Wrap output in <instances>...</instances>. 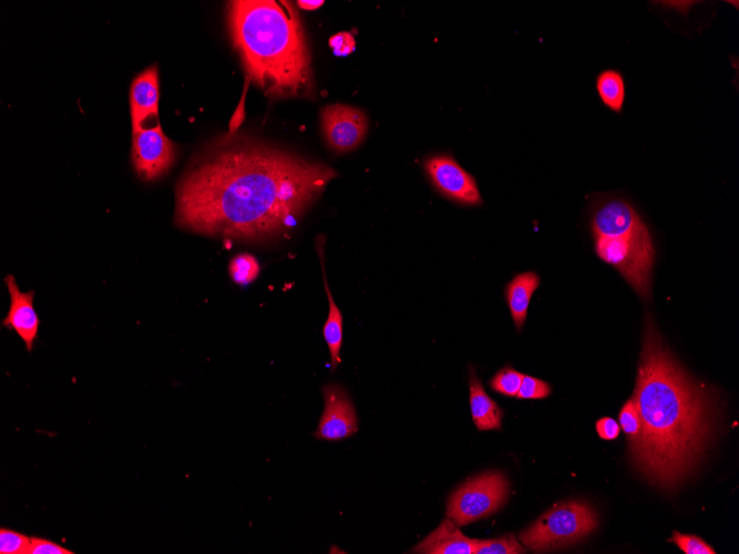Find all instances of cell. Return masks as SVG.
<instances>
[{
	"label": "cell",
	"instance_id": "6da1fadb",
	"mask_svg": "<svg viewBox=\"0 0 739 554\" xmlns=\"http://www.w3.org/2000/svg\"><path fill=\"white\" fill-rule=\"evenodd\" d=\"M338 174L331 167L245 138L197 156L176 192V224L262 242L288 232Z\"/></svg>",
	"mask_w": 739,
	"mask_h": 554
},
{
	"label": "cell",
	"instance_id": "7a4b0ae2",
	"mask_svg": "<svg viewBox=\"0 0 739 554\" xmlns=\"http://www.w3.org/2000/svg\"><path fill=\"white\" fill-rule=\"evenodd\" d=\"M633 400L641 431L629 441L631 462L651 485L671 493L691 478L713 443L721 402L683 369L649 313Z\"/></svg>",
	"mask_w": 739,
	"mask_h": 554
},
{
	"label": "cell",
	"instance_id": "3957f363",
	"mask_svg": "<svg viewBox=\"0 0 739 554\" xmlns=\"http://www.w3.org/2000/svg\"><path fill=\"white\" fill-rule=\"evenodd\" d=\"M227 22L248 78L268 97H307L314 92L307 39L293 5L238 0L228 4Z\"/></svg>",
	"mask_w": 739,
	"mask_h": 554
},
{
	"label": "cell",
	"instance_id": "277c9868",
	"mask_svg": "<svg viewBox=\"0 0 739 554\" xmlns=\"http://www.w3.org/2000/svg\"><path fill=\"white\" fill-rule=\"evenodd\" d=\"M595 509L581 500L551 508L519 535L530 551L551 552L577 545L598 528Z\"/></svg>",
	"mask_w": 739,
	"mask_h": 554
},
{
	"label": "cell",
	"instance_id": "5b68a950",
	"mask_svg": "<svg viewBox=\"0 0 739 554\" xmlns=\"http://www.w3.org/2000/svg\"><path fill=\"white\" fill-rule=\"evenodd\" d=\"M598 257L616 268L637 294L647 300L652 295L655 249L649 228L613 237H595Z\"/></svg>",
	"mask_w": 739,
	"mask_h": 554
},
{
	"label": "cell",
	"instance_id": "8992f818",
	"mask_svg": "<svg viewBox=\"0 0 739 554\" xmlns=\"http://www.w3.org/2000/svg\"><path fill=\"white\" fill-rule=\"evenodd\" d=\"M510 484L505 474L487 472L457 488L447 503L446 517L459 527L496 514L507 503Z\"/></svg>",
	"mask_w": 739,
	"mask_h": 554
},
{
	"label": "cell",
	"instance_id": "52a82bcc",
	"mask_svg": "<svg viewBox=\"0 0 739 554\" xmlns=\"http://www.w3.org/2000/svg\"><path fill=\"white\" fill-rule=\"evenodd\" d=\"M433 186L447 200L464 206H481L483 198L475 177L450 155H434L424 163Z\"/></svg>",
	"mask_w": 739,
	"mask_h": 554
},
{
	"label": "cell",
	"instance_id": "ba28073f",
	"mask_svg": "<svg viewBox=\"0 0 739 554\" xmlns=\"http://www.w3.org/2000/svg\"><path fill=\"white\" fill-rule=\"evenodd\" d=\"M132 159L135 171L144 181H155L171 169L175 148L158 123L133 134Z\"/></svg>",
	"mask_w": 739,
	"mask_h": 554
},
{
	"label": "cell",
	"instance_id": "9c48e42d",
	"mask_svg": "<svg viewBox=\"0 0 739 554\" xmlns=\"http://www.w3.org/2000/svg\"><path fill=\"white\" fill-rule=\"evenodd\" d=\"M322 394L325 411L314 437L339 442L355 435L359 431L358 415L347 390L339 384H328L322 388Z\"/></svg>",
	"mask_w": 739,
	"mask_h": 554
},
{
	"label": "cell",
	"instance_id": "30bf717a",
	"mask_svg": "<svg viewBox=\"0 0 739 554\" xmlns=\"http://www.w3.org/2000/svg\"><path fill=\"white\" fill-rule=\"evenodd\" d=\"M322 130L332 150L347 153L358 148L368 132L366 114L356 108L333 104L321 113Z\"/></svg>",
	"mask_w": 739,
	"mask_h": 554
},
{
	"label": "cell",
	"instance_id": "8fae6325",
	"mask_svg": "<svg viewBox=\"0 0 739 554\" xmlns=\"http://www.w3.org/2000/svg\"><path fill=\"white\" fill-rule=\"evenodd\" d=\"M5 282L10 295V308L3 320V326L15 331L26 344L27 350L33 351L40 326L34 307L35 291H20L16 278L12 275L7 276Z\"/></svg>",
	"mask_w": 739,
	"mask_h": 554
},
{
	"label": "cell",
	"instance_id": "7c38bea8",
	"mask_svg": "<svg viewBox=\"0 0 739 554\" xmlns=\"http://www.w3.org/2000/svg\"><path fill=\"white\" fill-rule=\"evenodd\" d=\"M159 72L155 66L133 80L130 94L133 134L144 129L150 119L159 118Z\"/></svg>",
	"mask_w": 739,
	"mask_h": 554
},
{
	"label": "cell",
	"instance_id": "4fadbf2b",
	"mask_svg": "<svg viewBox=\"0 0 739 554\" xmlns=\"http://www.w3.org/2000/svg\"><path fill=\"white\" fill-rule=\"evenodd\" d=\"M478 540L467 538L449 518L426 537L413 551L423 554H473Z\"/></svg>",
	"mask_w": 739,
	"mask_h": 554
},
{
	"label": "cell",
	"instance_id": "5bb4252c",
	"mask_svg": "<svg viewBox=\"0 0 739 554\" xmlns=\"http://www.w3.org/2000/svg\"><path fill=\"white\" fill-rule=\"evenodd\" d=\"M470 403L473 421L480 431L502 430L504 412L486 393L474 368L470 371Z\"/></svg>",
	"mask_w": 739,
	"mask_h": 554
},
{
	"label": "cell",
	"instance_id": "9a60e30c",
	"mask_svg": "<svg viewBox=\"0 0 739 554\" xmlns=\"http://www.w3.org/2000/svg\"><path fill=\"white\" fill-rule=\"evenodd\" d=\"M539 286L540 276L534 271L515 276L506 286L505 298L518 331L525 326L530 301Z\"/></svg>",
	"mask_w": 739,
	"mask_h": 554
},
{
	"label": "cell",
	"instance_id": "2e32d148",
	"mask_svg": "<svg viewBox=\"0 0 739 554\" xmlns=\"http://www.w3.org/2000/svg\"><path fill=\"white\" fill-rule=\"evenodd\" d=\"M321 265L322 273H324L325 290L329 301V313L324 327V338L330 352L331 369L332 371H336L341 363L340 351L343 342V316L328 285L324 257H321Z\"/></svg>",
	"mask_w": 739,
	"mask_h": 554
},
{
	"label": "cell",
	"instance_id": "e0dca14e",
	"mask_svg": "<svg viewBox=\"0 0 739 554\" xmlns=\"http://www.w3.org/2000/svg\"><path fill=\"white\" fill-rule=\"evenodd\" d=\"M598 96L612 112L620 114L626 102V80L618 70L608 69L599 73L596 80Z\"/></svg>",
	"mask_w": 739,
	"mask_h": 554
},
{
	"label": "cell",
	"instance_id": "ac0fdd59",
	"mask_svg": "<svg viewBox=\"0 0 739 554\" xmlns=\"http://www.w3.org/2000/svg\"><path fill=\"white\" fill-rule=\"evenodd\" d=\"M231 278L239 286H247L254 282L260 273L258 260L248 254L235 256L230 263Z\"/></svg>",
	"mask_w": 739,
	"mask_h": 554
},
{
	"label": "cell",
	"instance_id": "d6986e66",
	"mask_svg": "<svg viewBox=\"0 0 739 554\" xmlns=\"http://www.w3.org/2000/svg\"><path fill=\"white\" fill-rule=\"evenodd\" d=\"M524 374L516 371L510 365H506L505 368L499 370L494 378L489 382L491 389L499 394L514 397L517 396L522 385Z\"/></svg>",
	"mask_w": 739,
	"mask_h": 554
},
{
	"label": "cell",
	"instance_id": "ffe728a7",
	"mask_svg": "<svg viewBox=\"0 0 739 554\" xmlns=\"http://www.w3.org/2000/svg\"><path fill=\"white\" fill-rule=\"evenodd\" d=\"M526 549L520 545L513 533L492 540H478L475 554H523Z\"/></svg>",
	"mask_w": 739,
	"mask_h": 554
},
{
	"label": "cell",
	"instance_id": "44dd1931",
	"mask_svg": "<svg viewBox=\"0 0 739 554\" xmlns=\"http://www.w3.org/2000/svg\"><path fill=\"white\" fill-rule=\"evenodd\" d=\"M31 538L23 533L0 529V553L2 554H28Z\"/></svg>",
	"mask_w": 739,
	"mask_h": 554
},
{
	"label": "cell",
	"instance_id": "7402d4cb",
	"mask_svg": "<svg viewBox=\"0 0 739 554\" xmlns=\"http://www.w3.org/2000/svg\"><path fill=\"white\" fill-rule=\"evenodd\" d=\"M553 389L549 383L534 378V376L525 375L522 385L516 397L520 400H544L550 396Z\"/></svg>",
	"mask_w": 739,
	"mask_h": 554
},
{
	"label": "cell",
	"instance_id": "603a6c76",
	"mask_svg": "<svg viewBox=\"0 0 739 554\" xmlns=\"http://www.w3.org/2000/svg\"><path fill=\"white\" fill-rule=\"evenodd\" d=\"M620 427L629 436V441L636 438L641 431V420L637 403L630 399L623 405L619 414Z\"/></svg>",
	"mask_w": 739,
	"mask_h": 554
},
{
	"label": "cell",
	"instance_id": "cb8c5ba5",
	"mask_svg": "<svg viewBox=\"0 0 739 554\" xmlns=\"http://www.w3.org/2000/svg\"><path fill=\"white\" fill-rule=\"evenodd\" d=\"M669 541L674 542L686 554H716L715 550L700 537L673 532Z\"/></svg>",
	"mask_w": 739,
	"mask_h": 554
},
{
	"label": "cell",
	"instance_id": "d4e9b609",
	"mask_svg": "<svg viewBox=\"0 0 739 554\" xmlns=\"http://www.w3.org/2000/svg\"><path fill=\"white\" fill-rule=\"evenodd\" d=\"M330 48L337 57H347L355 52L356 40L350 33L343 31L329 40Z\"/></svg>",
	"mask_w": 739,
	"mask_h": 554
},
{
	"label": "cell",
	"instance_id": "484cf974",
	"mask_svg": "<svg viewBox=\"0 0 739 554\" xmlns=\"http://www.w3.org/2000/svg\"><path fill=\"white\" fill-rule=\"evenodd\" d=\"M28 554H75V552L54 541L34 537L31 538Z\"/></svg>",
	"mask_w": 739,
	"mask_h": 554
},
{
	"label": "cell",
	"instance_id": "4316f807",
	"mask_svg": "<svg viewBox=\"0 0 739 554\" xmlns=\"http://www.w3.org/2000/svg\"><path fill=\"white\" fill-rule=\"evenodd\" d=\"M620 432V424L611 417H603L597 422V433L605 441H614Z\"/></svg>",
	"mask_w": 739,
	"mask_h": 554
},
{
	"label": "cell",
	"instance_id": "83f0119b",
	"mask_svg": "<svg viewBox=\"0 0 739 554\" xmlns=\"http://www.w3.org/2000/svg\"><path fill=\"white\" fill-rule=\"evenodd\" d=\"M301 9L309 10V12H312V10H317L322 5L325 4V2H322V0H319V2H312V0H300V2L297 3Z\"/></svg>",
	"mask_w": 739,
	"mask_h": 554
}]
</instances>
